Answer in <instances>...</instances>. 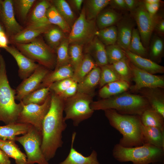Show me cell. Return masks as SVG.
<instances>
[{"instance_id": "6da1fadb", "label": "cell", "mask_w": 164, "mask_h": 164, "mask_svg": "<svg viewBox=\"0 0 164 164\" xmlns=\"http://www.w3.org/2000/svg\"><path fill=\"white\" fill-rule=\"evenodd\" d=\"M51 93L50 107L43 123L41 145L42 152L48 161L54 157L57 150L62 146V133L67 127L63 114L64 100L53 92Z\"/></svg>"}, {"instance_id": "7a4b0ae2", "label": "cell", "mask_w": 164, "mask_h": 164, "mask_svg": "<svg viewBox=\"0 0 164 164\" xmlns=\"http://www.w3.org/2000/svg\"><path fill=\"white\" fill-rule=\"evenodd\" d=\"M104 111L110 125L122 136L119 145L127 148L143 145L140 116L122 114L113 109Z\"/></svg>"}, {"instance_id": "3957f363", "label": "cell", "mask_w": 164, "mask_h": 164, "mask_svg": "<svg viewBox=\"0 0 164 164\" xmlns=\"http://www.w3.org/2000/svg\"><path fill=\"white\" fill-rule=\"evenodd\" d=\"M90 106L94 111L113 109L122 114L140 116L145 110L151 108L144 96L125 92L108 98L93 101Z\"/></svg>"}, {"instance_id": "277c9868", "label": "cell", "mask_w": 164, "mask_h": 164, "mask_svg": "<svg viewBox=\"0 0 164 164\" xmlns=\"http://www.w3.org/2000/svg\"><path fill=\"white\" fill-rule=\"evenodd\" d=\"M16 91L9 84L5 61L0 55V121L6 125L16 122L23 104L15 102Z\"/></svg>"}, {"instance_id": "5b68a950", "label": "cell", "mask_w": 164, "mask_h": 164, "mask_svg": "<svg viewBox=\"0 0 164 164\" xmlns=\"http://www.w3.org/2000/svg\"><path fill=\"white\" fill-rule=\"evenodd\" d=\"M112 155L120 162H132L133 164L163 163L164 149L149 144L132 147H125L118 143L112 150Z\"/></svg>"}, {"instance_id": "8992f818", "label": "cell", "mask_w": 164, "mask_h": 164, "mask_svg": "<svg viewBox=\"0 0 164 164\" xmlns=\"http://www.w3.org/2000/svg\"><path fill=\"white\" fill-rule=\"evenodd\" d=\"M16 48L24 55L50 70L55 67L56 51L50 48L40 36L26 44H15Z\"/></svg>"}, {"instance_id": "52a82bcc", "label": "cell", "mask_w": 164, "mask_h": 164, "mask_svg": "<svg viewBox=\"0 0 164 164\" xmlns=\"http://www.w3.org/2000/svg\"><path fill=\"white\" fill-rule=\"evenodd\" d=\"M92 96L77 92L64 100L65 120H71L74 126L77 127L81 122L90 118L94 111L90 106L93 101Z\"/></svg>"}, {"instance_id": "ba28073f", "label": "cell", "mask_w": 164, "mask_h": 164, "mask_svg": "<svg viewBox=\"0 0 164 164\" xmlns=\"http://www.w3.org/2000/svg\"><path fill=\"white\" fill-rule=\"evenodd\" d=\"M42 132L31 125L28 132L15 140L23 147L26 152L27 164H49L41 150Z\"/></svg>"}, {"instance_id": "9c48e42d", "label": "cell", "mask_w": 164, "mask_h": 164, "mask_svg": "<svg viewBox=\"0 0 164 164\" xmlns=\"http://www.w3.org/2000/svg\"><path fill=\"white\" fill-rule=\"evenodd\" d=\"M97 28L95 19H87L83 7L77 19L71 28L67 39L69 44H87L94 38Z\"/></svg>"}, {"instance_id": "30bf717a", "label": "cell", "mask_w": 164, "mask_h": 164, "mask_svg": "<svg viewBox=\"0 0 164 164\" xmlns=\"http://www.w3.org/2000/svg\"><path fill=\"white\" fill-rule=\"evenodd\" d=\"M51 101L50 91V94L42 104H23L22 109L16 122L30 125L42 132L43 121L50 109Z\"/></svg>"}, {"instance_id": "8fae6325", "label": "cell", "mask_w": 164, "mask_h": 164, "mask_svg": "<svg viewBox=\"0 0 164 164\" xmlns=\"http://www.w3.org/2000/svg\"><path fill=\"white\" fill-rule=\"evenodd\" d=\"M131 12L137 25L143 45L147 48L149 45L154 31L155 15L153 17L151 16L142 1H139L136 8Z\"/></svg>"}, {"instance_id": "7c38bea8", "label": "cell", "mask_w": 164, "mask_h": 164, "mask_svg": "<svg viewBox=\"0 0 164 164\" xmlns=\"http://www.w3.org/2000/svg\"><path fill=\"white\" fill-rule=\"evenodd\" d=\"M130 66L132 79L135 83L134 85L130 87L131 90L138 91L144 88L164 87V79L162 76L152 74L141 70L130 62Z\"/></svg>"}, {"instance_id": "4fadbf2b", "label": "cell", "mask_w": 164, "mask_h": 164, "mask_svg": "<svg viewBox=\"0 0 164 164\" xmlns=\"http://www.w3.org/2000/svg\"><path fill=\"white\" fill-rule=\"evenodd\" d=\"M50 70L39 64L33 73L23 80L15 90V100L19 101L27 95L37 89L46 74Z\"/></svg>"}, {"instance_id": "5bb4252c", "label": "cell", "mask_w": 164, "mask_h": 164, "mask_svg": "<svg viewBox=\"0 0 164 164\" xmlns=\"http://www.w3.org/2000/svg\"><path fill=\"white\" fill-rule=\"evenodd\" d=\"M0 19L9 39L23 29L15 18L13 2L12 0H2L0 6Z\"/></svg>"}, {"instance_id": "9a60e30c", "label": "cell", "mask_w": 164, "mask_h": 164, "mask_svg": "<svg viewBox=\"0 0 164 164\" xmlns=\"http://www.w3.org/2000/svg\"><path fill=\"white\" fill-rule=\"evenodd\" d=\"M4 49L9 53L16 61L19 67V76L22 80L30 76L39 65L25 56L14 46L8 45Z\"/></svg>"}, {"instance_id": "2e32d148", "label": "cell", "mask_w": 164, "mask_h": 164, "mask_svg": "<svg viewBox=\"0 0 164 164\" xmlns=\"http://www.w3.org/2000/svg\"><path fill=\"white\" fill-rule=\"evenodd\" d=\"M135 24L132 16L125 15L122 16L116 24L117 32L116 44L124 51L128 50Z\"/></svg>"}, {"instance_id": "e0dca14e", "label": "cell", "mask_w": 164, "mask_h": 164, "mask_svg": "<svg viewBox=\"0 0 164 164\" xmlns=\"http://www.w3.org/2000/svg\"><path fill=\"white\" fill-rule=\"evenodd\" d=\"M76 135L75 132L73 133L70 149L68 156L58 164H101L98 161L97 154L95 150H93L89 155L85 156L74 148Z\"/></svg>"}, {"instance_id": "ac0fdd59", "label": "cell", "mask_w": 164, "mask_h": 164, "mask_svg": "<svg viewBox=\"0 0 164 164\" xmlns=\"http://www.w3.org/2000/svg\"><path fill=\"white\" fill-rule=\"evenodd\" d=\"M51 5L50 2L47 0L39 2L29 16L27 26L40 27L51 25L46 16L47 11Z\"/></svg>"}, {"instance_id": "d6986e66", "label": "cell", "mask_w": 164, "mask_h": 164, "mask_svg": "<svg viewBox=\"0 0 164 164\" xmlns=\"http://www.w3.org/2000/svg\"><path fill=\"white\" fill-rule=\"evenodd\" d=\"M125 52L130 62L138 68L153 74L164 73V67L155 62L128 50L125 51Z\"/></svg>"}, {"instance_id": "ffe728a7", "label": "cell", "mask_w": 164, "mask_h": 164, "mask_svg": "<svg viewBox=\"0 0 164 164\" xmlns=\"http://www.w3.org/2000/svg\"><path fill=\"white\" fill-rule=\"evenodd\" d=\"M160 88H144L138 91L147 99L151 108L164 118V96Z\"/></svg>"}, {"instance_id": "44dd1931", "label": "cell", "mask_w": 164, "mask_h": 164, "mask_svg": "<svg viewBox=\"0 0 164 164\" xmlns=\"http://www.w3.org/2000/svg\"><path fill=\"white\" fill-rule=\"evenodd\" d=\"M51 26H27L19 32L10 37L9 40L14 44L29 43L41 34H44Z\"/></svg>"}, {"instance_id": "7402d4cb", "label": "cell", "mask_w": 164, "mask_h": 164, "mask_svg": "<svg viewBox=\"0 0 164 164\" xmlns=\"http://www.w3.org/2000/svg\"><path fill=\"white\" fill-rule=\"evenodd\" d=\"M73 72L74 70L70 64L55 69L53 70H50L45 77L38 89L48 87L53 83L63 80L72 78Z\"/></svg>"}, {"instance_id": "603a6c76", "label": "cell", "mask_w": 164, "mask_h": 164, "mask_svg": "<svg viewBox=\"0 0 164 164\" xmlns=\"http://www.w3.org/2000/svg\"><path fill=\"white\" fill-rule=\"evenodd\" d=\"M86 48V53L91 55L97 65L101 67L108 64L105 46L95 36Z\"/></svg>"}, {"instance_id": "cb8c5ba5", "label": "cell", "mask_w": 164, "mask_h": 164, "mask_svg": "<svg viewBox=\"0 0 164 164\" xmlns=\"http://www.w3.org/2000/svg\"><path fill=\"white\" fill-rule=\"evenodd\" d=\"M101 68L93 69L80 82L77 83V92L92 95L95 87L99 84Z\"/></svg>"}, {"instance_id": "d4e9b609", "label": "cell", "mask_w": 164, "mask_h": 164, "mask_svg": "<svg viewBox=\"0 0 164 164\" xmlns=\"http://www.w3.org/2000/svg\"><path fill=\"white\" fill-rule=\"evenodd\" d=\"M142 131L143 144H150L164 149V131L156 127L142 125Z\"/></svg>"}, {"instance_id": "484cf974", "label": "cell", "mask_w": 164, "mask_h": 164, "mask_svg": "<svg viewBox=\"0 0 164 164\" xmlns=\"http://www.w3.org/2000/svg\"><path fill=\"white\" fill-rule=\"evenodd\" d=\"M31 126L16 122L0 126V139L15 141L16 136L26 134Z\"/></svg>"}, {"instance_id": "4316f807", "label": "cell", "mask_w": 164, "mask_h": 164, "mask_svg": "<svg viewBox=\"0 0 164 164\" xmlns=\"http://www.w3.org/2000/svg\"><path fill=\"white\" fill-rule=\"evenodd\" d=\"M0 149L9 158L14 159L16 164H27L26 155L20 149L15 141L0 139Z\"/></svg>"}, {"instance_id": "83f0119b", "label": "cell", "mask_w": 164, "mask_h": 164, "mask_svg": "<svg viewBox=\"0 0 164 164\" xmlns=\"http://www.w3.org/2000/svg\"><path fill=\"white\" fill-rule=\"evenodd\" d=\"M122 16L113 9L102 10L95 19L97 28L102 29L116 24Z\"/></svg>"}, {"instance_id": "f1b7e54d", "label": "cell", "mask_w": 164, "mask_h": 164, "mask_svg": "<svg viewBox=\"0 0 164 164\" xmlns=\"http://www.w3.org/2000/svg\"><path fill=\"white\" fill-rule=\"evenodd\" d=\"M130 87L129 83L119 80L107 84L101 88L99 95L102 99H106L125 92Z\"/></svg>"}, {"instance_id": "f546056e", "label": "cell", "mask_w": 164, "mask_h": 164, "mask_svg": "<svg viewBox=\"0 0 164 164\" xmlns=\"http://www.w3.org/2000/svg\"><path fill=\"white\" fill-rule=\"evenodd\" d=\"M98 66L90 54L86 53L78 67L74 71L72 78L78 83L93 69Z\"/></svg>"}, {"instance_id": "4dcf8cb0", "label": "cell", "mask_w": 164, "mask_h": 164, "mask_svg": "<svg viewBox=\"0 0 164 164\" xmlns=\"http://www.w3.org/2000/svg\"><path fill=\"white\" fill-rule=\"evenodd\" d=\"M140 118L143 125L156 127L164 131V118L151 108L145 110Z\"/></svg>"}, {"instance_id": "1f68e13d", "label": "cell", "mask_w": 164, "mask_h": 164, "mask_svg": "<svg viewBox=\"0 0 164 164\" xmlns=\"http://www.w3.org/2000/svg\"><path fill=\"white\" fill-rule=\"evenodd\" d=\"M109 0H88L84 6L86 18L91 20L95 19L100 12L109 4Z\"/></svg>"}, {"instance_id": "d6a6232c", "label": "cell", "mask_w": 164, "mask_h": 164, "mask_svg": "<svg viewBox=\"0 0 164 164\" xmlns=\"http://www.w3.org/2000/svg\"><path fill=\"white\" fill-rule=\"evenodd\" d=\"M44 34L47 44L55 51L62 42L66 38L65 33L56 26H51Z\"/></svg>"}, {"instance_id": "836d02e7", "label": "cell", "mask_w": 164, "mask_h": 164, "mask_svg": "<svg viewBox=\"0 0 164 164\" xmlns=\"http://www.w3.org/2000/svg\"><path fill=\"white\" fill-rule=\"evenodd\" d=\"M110 65L121 80L129 83L132 79V73L130 61L126 56L119 61Z\"/></svg>"}, {"instance_id": "e575fe53", "label": "cell", "mask_w": 164, "mask_h": 164, "mask_svg": "<svg viewBox=\"0 0 164 164\" xmlns=\"http://www.w3.org/2000/svg\"><path fill=\"white\" fill-rule=\"evenodd\" d=\"M50 93L49 87L38 89L27 95L21 101L24 105L30 104H41L45 102Z\"/></svg>"}, {"instance_id": "d590c367", "label": "cell", "mask_w": 164, "mask_h": 164, "mask_svg": "<svg viewBox=\"0 0 164 164\" xmlns=\"http://www.w3.org/2000/svg\"><path fill=\"white\" fill-rule=\"evenodd\" d=\"M46 16L50 23L56 25L65 33H69L71 28L59 13L53 5H52L48 9Z\"/></svg>"}, {"instance_id": "8d00e7d4", "label": "cell", "mask_w": 164, "mask_h": 164, "mask_svg": "<svg viewBox=\"0 0 164 164\" xmlns=\"http://www.w3.org/2000/svg\"><path fill=\"white\" fill-rule=\"evenodd\" d=\"M95 36L105 46L116 44L117 38L116 26L97 30Z\"/></svg>"}, {"instance_id": "74e56055", "label": "cell", "mask_w": 164, "mask_h": 164, "mask_svg": "<svg viewBox=\"0 0 164 164\" xmlns=\"http://www.w3.org/2000/svg\"><path fill=\"white\" fill-rule=\"evenodd\" d=\"M52 2L53 5L71 28L75 21V15L69 3L65 0H55Z\"/></svg>"}, {"instance_id": "f35d334b", "label": "cell", "mask_w": 164, "mask_h": 164, "mask_svg": "<svg viewBox=\"0 0 164 164\" xmlns=\"http://www.w3.org/2000/svg\"><path fill=\"white\" fill-rule=\"evenodd\" d=\"M128 50L136 55L145 57L147 54V50L143 45L137 28H134Z\"/></svg>"}, {"instance_id": "ab89813d", "label": "cell", "mask_w": 164, "mask_h": 164, "mask_svg": "<svg viewBox=\"0 0 164 164\" xmlns=\"http://www.w3.org/2000/svg\"><path fill=\"white\" fill-rule=\"evenodd\" d=\"M69 44L67 38H66L56 50V60L55 69L70 64L68 51Z\"/></svg>"}, {"instance_id": "60d3db41", "label": "cell", "mask_w": 164, "mask_h": 164, "mask_svg": "<svg viewBox=\"0 0 164 164\" xmlns=\"http://www.w3.org/2000/svg\"><path fill=\"white\" fill-rule=\"evenodd\" d=\"M83 46L78 44H69L68 51L70 64L74 71L78 67L83 60L84 55Z\"/></svg>"}, {"instance_id": "b9f144b4", "label": "cell", "mask_w": 164, "mask_h": 164, "mask_svg": "<svg viewBox=\"0 0 164 164\" xmlns=\"http://www.w3.org/2000/svg\"><path fill=\"white\" fill-rule=\"evenodd\" d=\"M100 67L101 73L99 84L100 88L108 83L121 80L110 64Z\"/></svg>"}, {"instance_id": "7bdbcfd3", "label": "cell", "mask_w": 164, "mask_h": 164, "mask_svg": "<svg viewBox=\"0 0 164 164\" xmlns=\"http://www.w3.org/2000/svg\"><path fill=\"white\" fill-rule=\"evenodd\" d=\"M108 63L112 64L126 56L125 51L116 43L105 46Z\"/></svg>"}, {"instance_id": "ee69618b", "label": "cell", "mask_w": 164, "mask_h": 164, "mask_svg": "<svg viewBox=\"0 0 164 164\" xmlns=\"http://www.w3.org/2000/svg\"><path fill=\"white\" fill-rule=\"evenodd\" d=\"M164 42L162 39L155 36L152 39L149 46L150 55L153 59H157L163 53Z\"/></svg>"}, {"instance_id": "f6af8a7d", "label": "cell", "mask_w": 164, "mask_h": 164, "mask_svg": "<svg viewBox=\"0 0 164 164\" xmlns=\"http://www.w3.org/2000/svg\"><path fill=\"white\" fill-rule=\"evenodd\" d=\"M36 1L35 0H17L14 2L19 16L25 20L32 6Z\"/></svg>"}, {"instance_id": "bcb514c9", "label": "cell", "mask_w": 164, "mask_h": 164, "mask_svg": "<svg viewBox=\"0 0 164 164\" xmlns=\"http://www.w3.org/2000/svg\"><path fill=\"white\" fill-rule=\"evenodd\" d=\"M74 81L72 78L66 79L54 82L49 87L51 91L57 95H59L66 90Z\"/></svg>"}, {"instance_id": "7dc6e473", "label": "cell", "mask_w": 164, "mask_h": 164, "mask_svg": "<svg viewBox=\"0 0 164 164\" xmlns=\"http://www.w3.org/2000/svg\"><path fill=\"white\" fill-rule=\"evenodd\" d=\"M160 36L164 34V20L162 16L156 14L155 15L154 31Z\"/></svg>"}, {"instance_id": "c3c4849f", "label": "cell", "mask_w": 164, "mask_h": 164, "mask_svg": "<svg viewBox=\"0 0 164 164\" xmlns=\"http://www.w3.org/2000/svg\"><path fill=\"white\" fill-rule=\"evenodd\" d=\"M77 83L74 81L63 92L58 95L64 100L74 95L77 92Z\"/></svg>"}, {"instance_id": "681fc988", "label": "cell", "mask_w": 164, "mask_h": 164, "mask_svg": "<svg viewBox=\"0 0 164 164\" xmlns=\"http://www.w3.org/2000/svg\"><path fill=\"white\" fill-rule=\"evenodd\" d=\"M9 42V39L5 28L0 23V48L4 49L8 46Z\"/></svg>"}, {"instance_id": "f907efd6", "label": "cell", "mask_w": 164, "mask_h": 164, "mask_svg": "<svg viewBox=\"0 0 164 164\" xmlns=\"http://www.w3.org/2000/svg\"><path fill=\"white\" fill-rule=\"evenodd\" d=\"M143 2L145 7L149 15L152 17H153L156 14L160 5V3L155 4H149L144 1Z\"/></svg>"}, {"instance_id": "816d5d0a", "label": "cell", "mask_w": 164, "mask_h": 164, "mask_svg": "<svg viewBox=\"0 0 164 164\" xmlns=\"http://www.w3.org/2000/svg\"><path fill=\"white\" fill-rule=\"evenodd\" d=\"M109 4L114 9L120 10H128L125 0H110Z\"/></svg>"}, {"instance_id": "f5cc1de1", "label": "cell", "mask_w": 164, "mask_h": 164, "mask_svg": "<svg viewBox=\"0 0 164 164\" xmlns=\"http://www.w3.org/2000/svg\"><path fill=\"white\" fill-rule=\"evenodd\" d=\"M128 10L131 12L133 11L136 7L139 1L135 0H125Z\"/></svg>"}, {"instance_id": "db71d44e", "label": "cell", "mask_w": 164, "mask_h": 164, "mask_svg": "<svg viewBox=\"0 0 164 164\" xmlns=\"http://www.w3.org/2000/svg\"><path fill=\"white\" fill-rule=\"evenodd\" d=\"M9 158L0 149V164H11Z\"/></svg>"}, {"instance_id": "11a10c76", "label": "cell", "mask_w": 164, "mask_h": 164, "mask_svg": "<svg viewBox=\"0 0 164 164\" xmlns=\"http://www.w3.org/2000/svg\"><path fill=\"white\" fill-rule=\"evenodd\" d=\"M83 1V0H72L69 2L76 10L79 11L81 9Z\"/></svg>"}, {"instance_id": "9f6ffc18", "label": "cell", "mask_w": 164, "mask_h": 164, "mask_svg": "<svg viewBox=\"0 0 164 164\" xmlns=\"http://www.w3.org/2000/svg\"><path fill=\"white\" fill-rule=\"evenodd\" d=\"M144 1L149 4H155L161 2V1L159 0H145Z\"/></svg>"}, {"instance_id": "6f0895ef", "label": "cell", "mask_w": 164, "mask_h": 164, "mask_svg": "<svg viewBox=\"0 0 164 164\" xmlns=\"http://www.w3.org/2000/svg\"><path fill=\"white\" fill-rule=\"evenodd\" d=\"M150 164H163V163L161 162H155L154 163H152Z\"/></svg>"}, {"instance_id": "680465c9", "label": "cell", "mask_w": 164, "mask_h": 164, "mask_svg": "<svg viewBox=\"0 0 164 164\" xmlns=\"http://www.w3.org/2000/svg\"><path fill=\"white\" fill-rule=\"evenodd\" d=\"M1 2H2V0H0V6L1 5Z\"/></svg>"}, {"instance_id": "91938a15", "label": "cell", "mask_w": 164, "mask_h": 164, "mask_svg": "<svg viewBox=\"0 0 164 164\" xmlns=\"http://www.w3.org/2000/svg\"></svg>"}]
</instances>
